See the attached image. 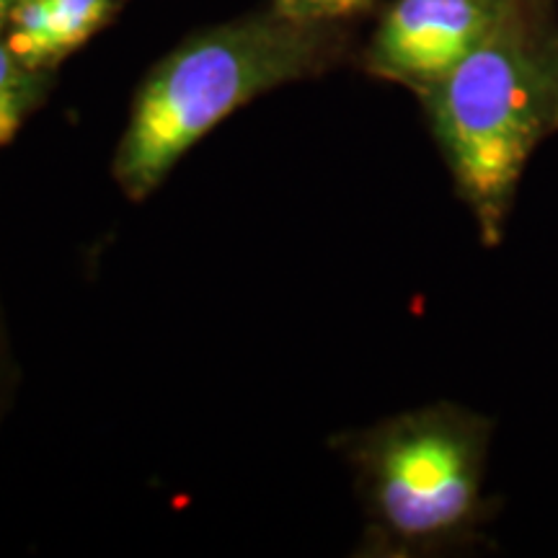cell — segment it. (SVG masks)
<instances>
[{
    "label": "cell",
    "instance_id": "3957f363",
    "mask_svg": "<svg viewBox=\"0 0 558 558\" xmlns=\"http://www.w3.org/2000/svg\"><path fill=\"white\" fill-rule=\"evenodd\" d=\"M492 418L450 401L333 437L365 514L362 554L411 558L471 546L492 514Z\"/></svg>",
    "mask_w": 558,
    "mask_h": 558
},
{
    "label": "cell",
    "instance_id": "277c9868",
    "mask_svg": "<svg viewBox=\"0 0 558 558\" xmlns=\"http://www.w3.org/2000/svg\"><path fill=\"white\" fill-rule=\"evenodd\" d=\"M518 0H393L365 47L375 78L424 94L501 24Z\"/></svg>",
    "mask_w": 558,
    "mask_h": 558
},
{
    "label": "cell",
    "instance_id": "52a82bcc",
    "mask_svg": "<svg viewBox=\"0 0 558 558\" xmlns=\"http://www.w3.org/2000/svg\"><path fill=\"white\" fill-rule=\"evenodd\" d=\"M269 5L298 19L344 24V21L365 13L373 0H269Z\"/></svg>",
    "mask_w": 558,
    "mask_h": 558
},
{
    "label": "cell",
    "instance_id": "6da1fadb",
    "mask_svg": "<svg viewBox=\"0 0 558 558\" xmlns=\"http://www.w3.org/2000/svg\"><path fill=\"white\" fill-rule=\"evenodd\" d=\"M339 52L341 24L298 19L275 5L192 34L140 83L111 179L130 202H145L230 114L326 73Z\"/></svg>",
    "mask_w": 558,
    "mask_h": 558
},
{
    "label": "cell",
    "instance_id": "8992f818",
    "mask_svg": "<svg viewBox=\"0 0 558 558\" xmlns=\"http://www.w3.org/2000/svg\"><path fill=\"white\" fill-rule=\"evenodd\" d=\"M52 73L26 68L0 37V148L11 143L47 99Z\"/></svg>",
    "mask_w": 558,
    "mask_h": 558
},
{
    "label": "cell",
    "instance_id": "5b68a950",
    "mask_svg": "<svg viewBox=\"0 0 558 558\" xmlns=\"http://www.w3.org/2000/svg\"><path fill=\"white\" fill-rule=\"evenodd\" d=\"M117 9L120 0H13L0 37L26 68L54 73L109 24Z\"/></svg>",
    "mask_w": 558,
    "mask_h": 558
},
{
    "label": "cell",
    "instance_id": "9c48e42d",
    "mask_svg": "<svg viewBox=\"0 0 558 558\" xmlns=\"http://www.w3.org/2000/svg\"><path fill=\"white\" fill-rule=\"evenodd\" d=\"M11 3L13 0H0V32H3V24H5V16H9Z\"/></svg>",
    "mask_w": 558,
    "mask_h": 558
},
{
    "label": "cell",
    "instance_id": "ba28073f",
    "mask_svg": "<svg viewBox=\"0 0 558 558\" xmlns=\"http://www.w3.org/2000/svg\"><path fill=\"white\" fill-rule=\"evenodd\" d=\"M19 386V365L16 354H13V339L9 320H5L3 303H0V424L5 422L13 407V396Z\"/></svg>",
    "mask_w": 558,
    "mask_h": 558
},
{
    "label": "cell",
    "instance_id": "7a4b0ae2",
    "mask_svg": "<svg viewBox=\"0 0 558 558\" xmlns=\"http://www.w3.org/2000/svg\"><path fill=\"white\" fill-rule=\"evenodd\" d=\"M418 101L481 241L497 246L530 156L558 132L556 0H518Z\"/></svg>",
    "mask_w": 558,
    "mask_h": 558
}]
</instances>
